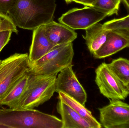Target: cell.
Returning a JSON list of instances; mask_svg holds the SVG:
<instances>
[{"label": "cell", "mask_w": 129, "mask_h": 128, "mask_svg": "<svg viewBox=\"0 0 129 128\" xmlns=\"http://www.w3.org/2000/svg\"><path fill=\"white\" fill-rule=\"evenodd\" d=\"M56 0H16L8 16L17 27L33 30L53 21Z\"/></svg>", "instance_id": "1"}, {"label": "cell", "mask_w": 129, "mask_h": 128, "mask_svg": "<svg viewBox=\"0 0 129 128\" xmlns=\"http://www.w3.org/2000/svg\"><path fill=\"white\" fill-rule=\"evenodd\" d=\"M57 75L31 72L27 89L16 109H34L50 100L55 92Z\"/></svg>", "instance_id": "2"}, {"label": "cell", "mask_w": 129, "mask_h": 128, "mask_svg": "<svg viewBox=\"0 0 129 128\" xmlns=\"http://www.w3.org/2000/svg\"><path fill=\"white\" fill-rule=\"evenodd\" d=\"M49 114L34 109H0V128H48Z\"/></svg>", "instance_id": "3"}, {"label": "cell", "mask_w": 129, "mask_h": 128, "mask_svg": "<svg viewBox=\"0 0 129 128\" xmlns=\"http://www.w3.org/2000/svg\"><path fill=\"white\" fill-rule=\"evenodd\" d=\"M74 56L72 42L57 45L45 55L30 63V71L36 74L57 75L72 65Z\"/></svg>", "instance_id": "4"}, {"label": "cell", "mask_w": 129, "mask_h": 128, "mask_svg": "<svg viewBox=\"0 0 129 128\" xmlns=\"http://www.w3.org/2000/svg\"><path fill=\"white\" fill-rule=\"evenodd\" d=\"M28 53H15L4 60L0 65V99L30 70Z\"/></svg>", "instance_id": "5"}, {"label": "cell", "mask_w": 129, "mask_h": 128, "mask_svg": "<svg viewBox=\"0 0 129 128\" xmlns=\"http://www.w3.org/2000/svg\"><path fill=\"white\" fill-rule=\"evenodd\" d=\"M95 82L101 94L110 100H125L129 94L125 85L109 68L102 63L95 71Z\"/></svg>", "instance_id": "6"}, {"label": "cell", "mask_w": 129, "mask_h": 128, "mask_svg": "<svg viewBox=\"0 0 129 128\" xmlns=\"http://www.w3.org/2000/svg\"><path fill=\"white\" fill-rule=\"evenodd\" d=\"M107 15L91 6L75 8L63 14L58 20L73 30L85 29L104 19Z\"/></svg>", "instance_id": "7"}, {"label": "cell", "mask_w": 129, "mask_h": 128, "mask_svg": "<svg viewBox=\"0 0 129 128\" xmlns=\"http://www.w3.org/2000/svg\"><path fill=\"white\" fill-rule=\"evenodd\" d=\"M108 105L99 108L100 121L106 128H129V104L120 100H110Z\"/></svg>", "instance_id": "8"}, {"label": "cell", "mask_w": 129, "mask_h": 128, "mask_svg": "<svg viewBox=\"0 0 129 128\" xmlns=\"http://www.w3.org/2000/svg\"><path fill=\"white\" fill-rule=\"evenodd\" d=\"M55 92H62L71 97L85 106L87 95L73 69V65L60 71L56 80Z\"/></svg>", "instance_id": "9"}, {"label": "cell", "mask_w": 129, "mask_h": 128, "mask_svg": "<svg viewBox=\"0 0 129 128\" xmlns=\"http://www.w3.org/2000/svg\"><path fill=\"white\" fill-rule=\"evenodd\" d=\"M126 47H129V35L117 30H109L105 42L92 55L95 59L104 58Z\"/></svg>", "instance_id": "10"}, {"label": "cell", "mask_w": 129, "mask_h": 128, "mask_svg": "<svg viewBox=\"0 0 129 128\" xmlns=\"http://www.w3.org/2000/svg\"><path fill=\"white\" fill-rule=\"evenodd\" d=\"M33 31L32 41L28 55L31 63L45 55L56 46L50 41L46 35L44 25Z\"/></svg>", "instance_id": "11"}, {"label": "cell", "mask_w": 129, "mask_h": 128, "mask_svg": "<svg viewBox=\"0 0 129 128\" xmlns=\"http://www.w3.org/2000/svg\"><path fill=\"white\" fill-rule=\"evenodd\" d=\"M44 26L46 35L55 46L72 42L77 38V34L74 30L53 20Z\"/></svg>", "instance_id": "12"}, {"label": "cell", "mask_w": 129, "mask_h": 128, "mask_svg": "<svg viewBox=\"0 0 129 128\" xmlns=\"http://www.w3.org/2000/svg\"><path fill=\"white\" fill-rule=\"evenodd\" d=\"M57 111L61 116L62 128H93V127L74 110L59 99Z\"/></svg>", "instance_id": "13"}, {"label": "cell", "mask_w": 129, "mask_h": 128, "mask_svg": "<svg viewBox=\"0 0 129 128\" xmlns=\"http://www.w3.org/2000/svg\"><path fill=\"white\" fill-rule=\"evenodd\" d=\"M85 35H83L86 44L90 52L93 54L98 50L106 41L109 30L104 25L97 23L85 29Z\"/></svg>", "instance_id": "14"}, {"label": "cell", "mask_w": 129, "mask_h": 128, "mask_svg": "<svg viewBox=\"0 0 129 128\" xmlns=\"http://www.w3.org/2000/svg\"><path fill=\"white\" fill-rule=\"evenodd\" d=\"M30 70L26 74L13 86L9 92L1 99V104L9 108L16 109L24 95L29 80Z\"/></svg>", "instance_id": "15"}, {"label": "cell", "mask_w": 129, "mask_h": 128, "mask_svg": "<svg viewBox=\"0 0 129 128\" xmlns=\"http://www.w3.org/2000/svg\"><path fill=\"white\" fill-rule=\"evenodd\" d=\"M59 94V99L70 106L83 118L89 123L93 128L102 127L100 122H99L93 116L91 112L87 109L85 106L78 102L76 100L62 92Z\"/></svg>", "instance_id": "16"}, {"label": "cell", "mask_w": 129, "mask_h": 128, "mask_svg": "<svg viewBox=\"0 0 129 128\" xmlns=\"http://www.w3.org/2000/svg\"><path fill=\"white\" fill-rule=\"evenodd\" d=\"M108 67L118 78L127 86L129 83V61L119 58L108 64Z\"/></svg>", "instance_id": "17"}, {"label": "cell", "mask_w": 129, "mask_h": 128, "mask_svg": "<svg viewBox=\"0 0 129 128\" xmlns=\"http://www.w3.org/2000/svg\"><path fill=\"white\" fill-rule=\"evenodd\" d=\"M122 0H96L91 7L95 10L111 16L118 14L119 5Z\"/></svg>", "instance_id": "18"}, {"label": "cell", "mask_w": 129, "mask_h": 128, "mask_svg": "<svg viewBox=\"0 0 129 128\" xmlns=\"http://www.w3.org/2000/svg\"><path fill=\"white\" fill-rule=\"evenodd\" d=\"M108 30H117L129 35V15L120 19H115L103 24Z\"/></svg>", "instance_id": "19"}, {"label": "cell", "mask_w": 129, "mask_h": 128, "mask_svg": "<svg viewBox=\"0 0 129 128\" xmlns=\"http://www.w3.org/2000/svg\"><path fill=\"white\" fill-rule=\"evenodd\" d=\"M5 31H11L16 34L18 33L17 26L8 15L0 13V32Z\"/></svg>", "instance_id": "20"}, {"label": "cell", "mask_w": 129, "mask_h": 128, "mask_svg": "<svg viewBox=\"0 0 129 128\" xmlns=\"http://www.w3.org/2000/svg\"><path fill=\"white\" fill-rule=\"evenodd\" d=\"M16 0H0V13L8 15L10 10L13 7Z\"/></svg>", "instance_id": "21"}, {"label": "cell", "mask_w": 129, "mask_h": 128, "mask_svg": "<svg viewBox=\"0 0 129 128\" xmlns=\"http://www.w3.org/2000/svg\"><path fill=\"white\" fill-rule=\"evenodd\" d=\"M12 32L11 31H5L0 32V52L9 43Z\"/></svg>", "instance_id": "22"}, {"label": "cell", "mask_w": 129, "mask_h": 128, "mask_svg": "<svg viewBox=\"0 0 129 128\" xmlns=\"http://www.w3.org/2000/svg\"><path fill=\"white\" fill-rule=\"evenodd\" d=\"M96 0H73V2L85 6H92Z\"/></svg>", "instance_id": "23"}, {"label": "cell", "mask_w": 129, "mask_h": 128, "mask_svg": "<svg viewBox=\"0 0 129 128\" xmlns=\"http://www.w3.org/2000/svg\"><path fill=\"white\" fill-rule=\"evenodd\" d=\"M122 1L129 10V0H122Z\"/></svg>", "instance_id": "24"}, {"label": "cell", "mask_w": 129, "mask_h": 128, "mask_svg": "<svg viewBox=\"0 0 129 128\" xmlns=\"http://www.w3.org/2000/svg\"><path fill=\"white\" fill-rule=\"evenodd\" d=\"M67 4H69L73 2V0H64Z\"/></svg>", "instance_id": "25"}, {"label": "cell", "mask_w": 129, "mask_h": 128, "mask_svg": "<svg viewBox=\"0 0 129 128\" xmlns=\"http://www.w3.org/2000/svg\"><path fill=\"white\" fill-rule=\"evenodd\" d=\"M127 88H128V91L129 92V83L128 84V85H127Z\"/></svg>", "instance_id": "26"}, {"label": "cell", "mask_w": 129, "mask_h": 128, "mask_svg": "<svg viewBox=\"0 0 129 128\" xmlns=\"http://www.w3.org/2000/svg\"><path fill=\"white\" fill-rule=\"evenodd\" d=\"M0 101H1V99H0ZM2 105L1 104V102H0V109H1V108H2Z\"/></svg>", "instance_id": "27"}, {"label": "cell", "mask_w": 129, "mask_h": 128, "mask_svg": "<svg viewBox=\"0 0 129 128\" xmlns=\"http://www.w3.org/2000/svg\"><path fill=\"white\" fill-rule=\"evenodd\" d=\"M2 60H1L0 59V65H1V64L2 62Z\"/></svg>", "instance_id": "28"}]
</instances>
